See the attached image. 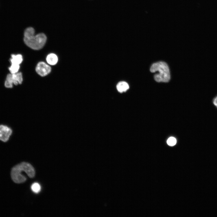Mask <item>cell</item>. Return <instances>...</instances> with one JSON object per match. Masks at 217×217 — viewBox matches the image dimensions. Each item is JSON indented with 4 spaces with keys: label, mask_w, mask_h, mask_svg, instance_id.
<instances>
[{
    "label": "cell",
    "mask_w": 217,
    "mask_h": 217,
    "mask_svg": "<svg viewBox=\"0 0 217 217\" xmlns=\"http://www.w3.org/2000/svg\"><path fill=\"white\" fill-rule=\"evenodd\" d=\"M20 68L19 64H11L9 68V70L11 74H15L18 72Z\"/></svg>",
    "instance_id": "10"
},
{
    "label": "cell",
    "mask_w": 217,
    "mask_h": 217,
    "mask_svg": "<svg viewBox=\"0 0 217 217\" xmlns=\"http://www.w3.org/2000/svg\"><path fill=\"white\" fill-rule=\"evenodd\" d=\"M23 171H25L30 178H33L35 176V171L33 166L28 162H23L15 165L11 169V177L14 182L20 184L26 181V178L22 173Z\"/></svg>",
    "instance_id": "2"
},
{
    "label": "cell",
    "mask_w": 217,
    "mask_h": 217,
    "mask_svg": "<svg viewBox=\"0 0 217 217\" xmlns=\"http://www.w3.org/2000/svg\"><path fill=\"white\" fill-rule=\"evenodd\" d=\"M150 71L152 73L158 71L159 73L154 76L155 80L157 82H167L170 79L169 67L165 62L159 61L151 65Z\"/></svg>",
    "instance_id": "3"
},
{
    "label": "cell",
    "mask_w": 217,
    "mask_h": 217,
    "mask_svg": "<svg viewBox=\"0 0 217 217\" xmlns=\"http://www.w3.org/2000/svg\"><path fill=\"white\" fill-rule=\"evenodd\" d=\"M41 189L40 185L37 183H33L31 186L32 190L36 193H38L40 191Z\"/></svg>",
    "instance_id": "11"
},
{
    "label": "cell",
    "mask_w": 217,
    "mask_h": 217,
    "mask_svg": "<svg viewBox=\"0 0 217 217\" xmlns=\"http://www.w3.org/2000/svg\"><path fill=\"white\" fill-rule=\"evenodd\" d=\"M116 86L117 90L120 92H125L129 88V86L128 83L124 81H121L119 82Z\"/></svg>",
    "instance_id": "8"
},
{
    "label": "cell",
    "mask_w": 217,
    "mask_h": 217,
    "mask_svg": "<svg viewBox=\"0 0 217 217\" xmlns=\"http://www.w3.org/2000/svg\"><path fill=\"white\" fill-rule=\"evenodd\" d=\"M22 75L21 72L8 74L5 81V85L7 88H11L13 85H17L21 84L23 81Z\"/></svg>",
    "instance_id": "4"
},
{
    "label": "cell",
    "mask_w": 217,
    "mask_h": 217,
    "mask_svg": "<svg viewBox=\"0 0 217 217\" xmlns=\"http://www.w3.org/2000/svg\"><path fill=\"white\" fill-rule=\"evenodd\" d=\"M46 60L47 63L49 64L54 65L57 63L58 58L55 54L51 53L47 55Z\"/></svg>",
    "instance_id": "7"
},
{
    "label": "cell",
    "mask_w": 217,
    "mask_h": 217,
    "mask_svg": "<svg viewBox=\"0 0 217 217\" xmlns=\"http://www.w3.org/2000/svg\"><path fill=\"white\" fill-rule=\"evenodd\" d=\"M5 133L11 136L12 133V130L10 127L6 125H0V133Z\"/></svg>",
    "instance_id": "9"
},
{
    "label": "cell",
    "mask_w": 217,
    "mask_h": 217,
    "mask_svg": "<svg viewBox=\"0 0 217 217\" xmlns=\"http://www.w3.org/2000/svg\"><path fill=\"white\" fill-rule=\"evenodd\" d=\"M10 136L8 134L4 133H0V140L5 142H7L9 139Z\"/></svg>",
    "instance_id": "12"
},
{
    "label": "cell",
    "mask_w": 217,
    "mask_h": 217,
    "mask_svg": "<svg viewBox=\"0 0 217 217\" xmlns=\"http://www.w3.org/2000/svg\"><path fill=\"white\" fill-rule=\"evenodd\" d=\"M176 139L174 137H171L168 138L167 140L168 144L170 146H172L175 145L176 143Z\"/></svg>",
    "instance_id": "13"
},
{
    "label": "cell",
    "mask_w": 217,
    "mask_h": 217,
    "mask_svg": "<svg viewBox=\"0 0 217 217\" xmlns=\"http://www.w3.org/2000/svg\"><path fill=\"white\" fill-rule=\"evenodd\" d=\"M212 103L217 108V96L213 99Z\"/></svg>",
    "instance_id": "14"
},
{
    "label": "cell",
    "mask_w": 217,
    "mask_h": 217,
    "mask_svg": "<svg viewBox=\"0 0 217 217\" xmlns=\"http://www.w3.org/2000/svg\"><path fill=\"white\" fill-rule=\"evenodd\" d=\"M35 30L30 26L25 29L24 33V41L25 43L30 48L34 50L42 49L45 45L47 37L43 33L35 34Z\"/></svg>",
    "instance_id": "1"
},
{
    "label": "cell",
    "mask_w": 217,
    "mask_h": 217,
    "mask_svg": "<svg viewBox=\"0 0 217 217\" xmlns=\"http://www.w3.org/2000/svg\"><path fill=\"white\" fill-rule=\"evenodd\" d=\"M51 70L50 67L43 62H39L36 68V71L37 74L42 77L49 74Z\"/></svg>",
    "instance_id": "5"
},
{
    "label": "cell",
    "mask_w": 217,
    "mask_h": 217,
    "mask_svg": "<svg viewBox=\"0 0 217 217\" xmlns=\"http://www.w3.org/2000/svg\"><path fill=\"white\" fill-rule=\"evenodd\" d=\"M10 61L11 64L20 65L23 61V57L20 54H12L11 55Z\"/></svg>",
    "instance_id": "6"
}]
</instances>
